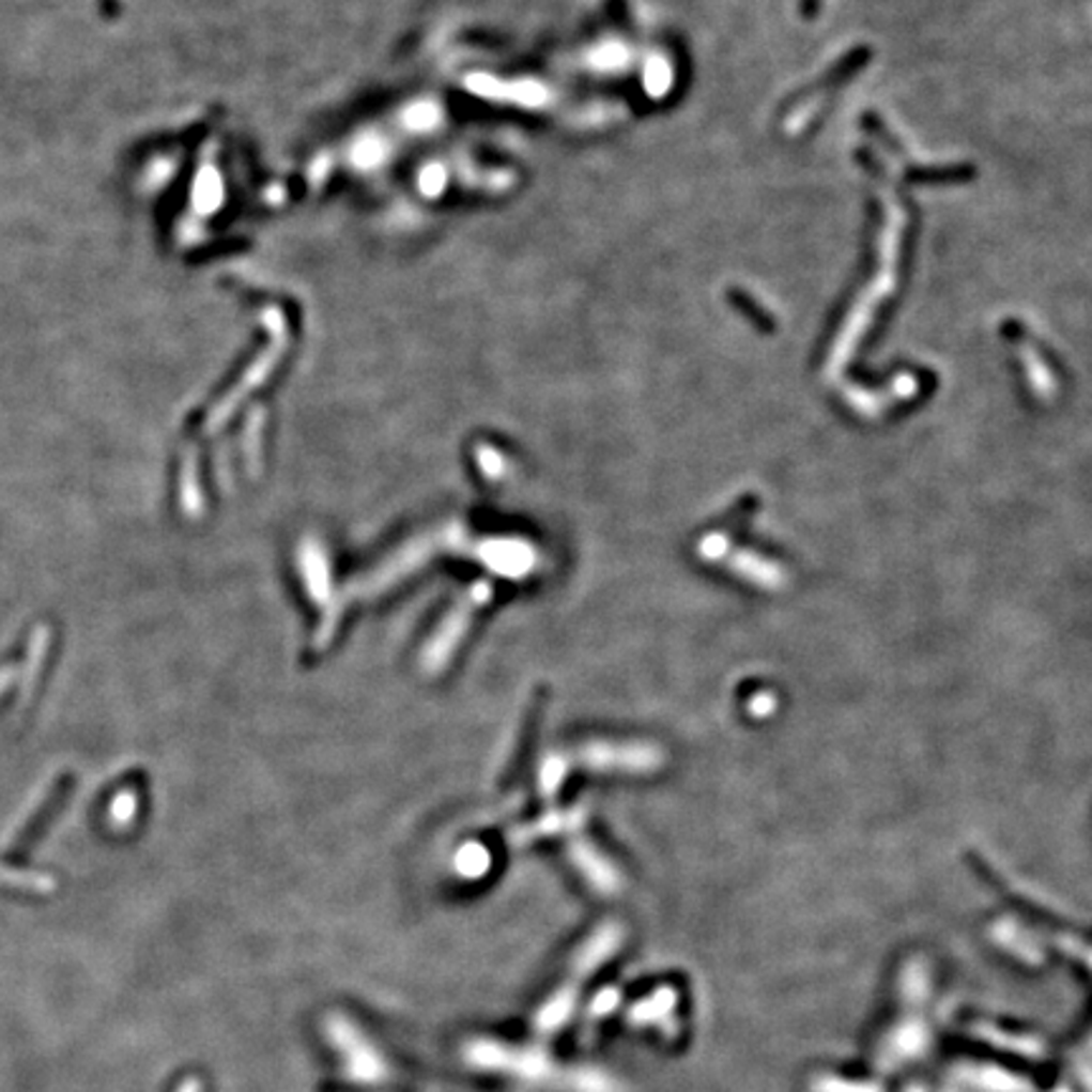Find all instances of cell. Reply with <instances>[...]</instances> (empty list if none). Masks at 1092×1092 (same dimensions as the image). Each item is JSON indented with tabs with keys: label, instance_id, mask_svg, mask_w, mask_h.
Here are the masks:
<instances>
[{
	"label": "cell",
	"instance_id": "6da1fadb",
	"mask_svg": "<svg viewBox=\"0 0 1092 1092\" xmlns=\"http://www.w3.org/2000/svg\"><path fill=\"white\" fill-rule=\"evenodd\" d=\"M461 554L473 556L481 565H486L501 576H526L537 567L539 554L528 541L517 537H493V539H473L461 524H445L430 532L417 534L407 539L395 552H389L380 565H374L370 572L354 576L342 593H337V610L344 615V604L350 600H372L389 587L415 574L426 562L437 554Z\"/></svg>",
	"mask_w": 1092,
	"mask_h": 1092
},
{
	"label": "cell",
	"instance_id": "7a4b0ae2",
	"mask_svg": "<svg viewBox=\"0 0 1092 1092\" xmlns=\"http://www.w3.org/2000/svg\"><path fill=\"white\" fill-rule=\"evenodd\" d=\"M463 1060L483 1073L509 1075L513 1080L565 1092H622L617 1080L602 1070L559 1067L552 1055L534 1047H513L496 1040H473L463 1047Z\"/></svg>",
	"mask_w": 1092,
	"mask_h": 1092
},
{
	"label": "cell",
	"instance_id": "3957f363",
	"mask_svg": "<svg viewBox=\"0 0 1092 1092\" xmlns=\"http://www.w3.org/2000/svg\"><path fill=\"white\" fill-rule=\"evenodd\" d=\"M663 754L650 743L589 741L576 751H552L539 764V795L552 799L569 774V767L595 771H652Z\"/></svg>",
	"mask_w": 1092,
	"mask_h": 1092
},
{
	"label": "cell",
	"instance_id": "277c9868",
	"mask_svg": "<svg viewBox=\"0 0 1092 1092\" xmlns=\"http://www.w3.org/2000/svg\"><path fill=\"white\" fill-rule=\"evenodd\" d=\"M491 597H493V584L489 580H478L473 587H468L461 597H458L453 607L445 612V617L441 620V625H437V630L430 635L426 648H422V656H420L422 673L435 676V673H441L443 667L448 665V660L453 658V652L458 650V645H461L463 635L471 628L473 615H476V612L481 610L483 604L491 600Z\"/></svg>",
	"mask_w": 1092,
	"mask_h": 1092
},
{
	"label": "cell",
	"instance_id": "5b68a950",
	"mask_svg": "<svg viewBox=\"0 0 1092 1092\" xmlns=\"http://www.w3.org/2000/svg\"><path fill=\"white\" fill-rule=\"evenodd\" d=\"M326 1040L332 1042L339 1057H342L344 1077L359 1085H378L389 1080L387 1060L380 1049L365 1037V1032L342 1014H329L324 1025Z\"/></svg>",
	"mask_w": 1092,
	"mask_h": 1092
},
{
	"label": "cell",
	"instance_id": "8992f818",
	"mask_svg": "<svg viewBox=\"0 0 1092 1092\" xmlns=\"http://www.w3.org/2000/svg\"><path fill=\"white\" fill-rule=\"evenodd\" d=\"M298 569H302V576L306 582V593H309L311 600H314L319 604V610H322V620H319V630L314 637L317 648H322V645L329 643L339 620H342V612L337 610V593H334L332 584L329 559H326L322 541L314 537L302 539V544H298Z\"/></svg>",
	"mask_w": 1092,
	"mask_h": 1092
},
{
	"label": "cell",
	"instance_id": "52a82bcc",
	"mask_svg": "<svg viewBox=\"0 0 1092 1092\" xmlns=\"http://www.w3.org/2000/svg\"><path fill=\"white\" fill-rule=\"evenodd\" d=\"M567 855L576 871L582 873V878L587 880L589 886L597 890V893H602V895L617 893V888H620V882H622L620 873H617V867L612 865V862L604 858L600 850H597V845L593 843V840L584 837L582 832H574L572 837H569Z\"/></svg>",
	"mask_w": 1092,
	"mask_h": 1092
},
{
	"label": "cell",
	"instance_id": "ba28073f",
	"mask_svg": "<svg viewBox=\"0 0 1092 1092\" xmlns=\"http://www.w3.org/2000/svg\"><path fill=\"white\" fill-rule=\"evenodd\" d=\"M622 943V926L620 923L610 921L602 923L600 928L595 930L587 941L582 943V949L576 951L572 964H569V976L567 984H572L580 989L584 979H589L595 973L597 966H602L607 958L615 954L617 945Z\"/></svg>",
	"mask_w": 1092,
	"mask_h": 1092
},
{
	"label": "cell",
	"instance_id": "9c48e42d",
	"mask_svg": "<svg viewBox=\"0 0 1092 1092\" xmlns=\"http://www.w3.org/2000/svg\"><path fill=\"white\" fill-rule=\"evenodd\" d=\"M584 822H587V812L584 806H574V810H549L544 815L534 819V822L513 827L509 832V843L513 847L528 845L539 837H554V834H574L580 832Z\"/></svg>",
	"mask_w": 1092,
	"mask_h": 1092
},
{
	"label": "cell",
	"instance_id": "30bf717a",
	"mask_svg": "<svg viewBox=\"0 0 1092 1092\" xmlns=\"http://www.w3.org/2000/svg\"><path fill=\"white\" fill-rule=\"evenodd\" d=\"M489 867H491V855L483 845H478V843L463 845L456 855V871H458V875H463V878H468V880L483 878V875L489 873Z\"/></svg>",
	"mask_w": 1092,
	"mask_h": 1092
},
{
	"label": "cell",
	"instance_id": "8fae6325",
	"mask_svg": "<svg viewBox=\"0 0 1092 1092\" xmlns=\"http://www.w3.org/2000/svg\"><path fill=\"white\" fill-rule=\"evenodd\" d=\"M617 1001H620V994H617V989H604L597 994V997L593 999V1004H589V1017H604V1014H610L612 1010L617 1006Z\"/></svg>",
	"mask_w": 1092,
	"mask_h": 1092
}]
</instances>
